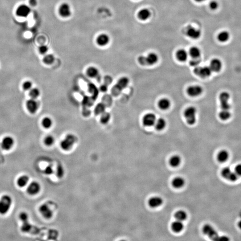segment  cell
Segmentation results:
<instances>
[{
	"label": "cell",
	"instance_id": "1",
	"mask_svg": "<svg viewBox=\"0 0 241 241\" xmlns=\"http://www.w3.org/2000/svg\"><path fill=\"white\" fill-rule=\"evenodd\" d=\"M77 141V138L75 135L71 133H69L66 135L65 138L62 140L60 143V148L62 150L65 151H70Z\"/></svg>",
	"mask_w": 241,
	"mask_h": 241
},
{
	"label": "cell",
	"instance_id": "2",
	"mask_svg": "<svg viewBox=\"0 0 241 241\" xmlns=\"http://www.w3.org/2000/svg\"><path fill=\"white\" fill-rule=\"evenodd\" d=\"M13 203L12 198L9 195H3L0 199V214L5 215L8 213Z\"/></svg>",
	"mask_w": 241,
	"mask_h": 241
},
{
	"label": "cell",
	"instance_id": "3",
	"mask_svg": "<svg viewBox=\"0 0 241 241\" xmlns=\"http://www.w3.org/2000/svg\"><path fill=\"white\" fill-rule=\"evenodd\" d=\"M197 108L194 106H190L186 108L184 111V116L187 123L190 125H194L197 121Z\"/></svg>",
	"mask_w": 241,
	"mask_h": 241
},
{
	"label": "cell",
	"instance_id": "4",
	"mask_svg": "<svg viewBox=\"0 0 241 241\" xmlns=\"http://www.w3.org/2000/svg\"><path fill=\"white\" fill-rule=\"evenodd\" d=\"M158 55L154 53L149 54L146 56H140L138 58V61L142 65H152L158 62Z\"/></svg>",
	"mask_w": 241,
	"mask_h": 241
},
{
	"label": "cell",
	"instance_id": "5",
	"mask_svg": "<svg viewBox=\"0 0 241 241\" xmlns=\"http://www.w3.org/2000/svg\"><path fill=\"white\" fill-rule=\"evenodd\" d=\"M203 232L211 239L214 241H220L221 236L219 235L216 230L209 224H206L202 228Z\"/></svg>",
	"mask_w": 241,
	"mask_h": 241
},
{
	"label": "cell",
	"instance_id": "6",
	"mask_svg": "<svg viewBox=\"0 0 241 241\" xmlns=\"http://www.w3.org/2000/svg\"><path fill=\"white\" fill-rule=\"evenodd\" d=\"M129 79L125 76L119 79L114 87V95H117L120 94L122 90L127 87L129 84Z\"/></svg>",
	"mask_w": 241,
	"mask_h": 241
},
{
	"label": "cell",
	"instance_id": "7",
	"mask_svg": "<svg viewBox=\"0 0 241 241\" xmlns=\"http://www.w3.org/2000/svg\"><path fill=\"white\" fill-rule=\"evenodd\" d=\"M212 71L210 67H196L194 69V73L202 78H206L210 76Z\"/></svg>",
	"mask_w": 241,
	"mask_h": 241
},
{
	"label": "cell",
	"instance_id": "8",
	"mask_svg": "<svg viewBox=\"0 0 241 241\" xmlns=\"http://www.w3.org/2000/svg\"><path fill=\"white\" fill-rule=\"evenodd\" d=\"M41 186L37 181H34L31 182L27 186V192L31 196H35L40 192Z\"/></svg>",
	"mask_w": 241,
	"mask_h": 241
},
{
	"label": "cell",
	"instance_id": "9",
	"mask_svg": "<svg viewBox=\"0 0 241 241\" xmlns=\"http://www.w3.org/2000/svg\"><path fill=\"white\" fill-rule=\"evenodd\" d=\"M39 210L42 217L46 219H50L53 215L52 210L47 204L41 205L39 207Z\"/></svg>",
	"mask_w": 241,
	"mask_h": 241
},
{
	"label": "cell",
	"instance_id": "10",
	"mask_svg": "<svg viewBox=\"0 0 241 241\" xmlns=\"http://www.w3.org/2000/svg\"><path fill=\"white\" fill-rule=\"evenodd\" d=\"M230 98V94L227 92H224L220 94L219 99L221 108L223 110H229L231 108V105L228 102Z\"/></svg>",
	"mask_w": 241,
	"mask_h": 241
},
{
	"label": "cell",
	"instance_id": "11",
	"mask_svg": "<svg viewBox=\"0 0 241 241\" xmlns=\"http://www.w3.org/2000/svg\"><path fill=\"white\" fill-rule=\"evenodd\" d=\"M156 119V116L153 113H148L145 114L142 118V123L144 126L151 127L155 125Z\"/></svg>",
	"mask_w": 241,
	"mask_h": 241
},
{
	"label": "cell",
	"instance_id": "12",
	"mask_svg": "<svg viewBox=\"0 0 241 241\" xmlns=\"http://www.w3.org/2000/svg\"><path fill=\"white\" fill-rule=\"evenodd\" d=\"M203 88L200 85H192L188 88L187 93L192 97H196L201 95L203 92Z\"/></svg>",
	"mask_w": 241,
	"mask_h": 241
},
{
	"label": "cell",
	"instance_id": "13",
	"mask_svg": "<svg viewBox=\"0 0 241 241\" xmlns=\"http://www.w3.org/2000/svg\"><path fill=\"white\" fill-rule=\"evenodd\" d=\"M31 9L29 6L22 4L20 5L16 10L17 15L20 17L26 18L30 14Z\"/></svg>",
	"mask_w": 241,
	"mask_h": 241
},
{
	"label": "cell",
	"instance_id": "14",
	"mask_svg": "<svg viewBox=\"0 0 241 241\" xmlns=\"http://www.w3.org/2000/svg\"><path fill=\"white\" fill-rule=\"evenodd\" d=\"M14 138L11 136H6L2 140L1 146L5 151H9L11 150L14 146Z\"/></svg>",
	"mask_w": 241,
	"mask_h": 241
},
{
	"label": "cell",
	"instance_id": "15",
	"mask_svg": "<svg viewBox=\"0 0 241 241\" xmlns=\"http://www.w3.org/2000/svg\"><path fill=\"white\" fill-rule=\"evenodd\" d=\"M59 13L62 17H69L71 15V10L69 5L66 3L62 4L59 8Z\"/></svg>",
	"mask_w": 241,
	"mask_h": 241
},
{
	"label": "cell",
	"instance_id": "16",
	"mask_svg": "<svg viewBox=\"0 0 241 241\" xmlns=\"http://www.w3.org/2000/svg\"><path fill=\"white\" fill-rule=\"evenodd\" d=\"M27 107L30 113L34 114L38 110L39 108L38 102L36 100V99L31 98L27 101Z\"/></svg>",
	"mask_w": 241,
	"mask_h": 241
},
{
	"label": "cell",
	"instance_id": "17",
	"mask_svg": "<svg viewBox=\"0 0 241 241\" xmlns=\"http://www.w3.org/2000/svg\"><path fill=\"white\" fill-rule=\"evenodd\" d=\"M148 203L149 206L151 208H157L163 204V200L160 197H153L149 199Z\"/></svg>",
	"mask_w": 241,
	"mask_h": 241
},
{
	"label": "cell",
	"instance_id": "18",
	"mask_svg": "<svg viewBox=\"0 0 241 241\" xmlns=\"http://www.w3.org/2000/svg\"><path fill=\"white\" fill-rule=\"evenodd\" d=\"M210 67L212 71L219 72L222 68V63L218 59H214L211 61Z\"/></svg>",
	"mask_w": 241,
	"mask_h": 241
},
{
	"label": "cell",
	"instance_id": "19",
	"mask_svg": "<svg viewBox=\"0 0 241 241\" xmlns=\"http://www.w3.org/2000/svg\"><path fill=\"white\" fill-rule=\"evenodd\" d=\"M109 42V37L107 35L102 34L99 35L96 39V43L100 46H104L108 44Z\"/></svg>",
	"mask_w": 241,
	"mask_h": 241
},
{
	"label": "cell",
	"instance_id": "20",
	"mask_svg": "<svg viewBox=\"0 0 241 241\" xmlns=\"http://www.w3.org/2000/svg\"><path fill=\"white\" fill-rule=\"evenodd\" d=\"M29 180V177L27 175H22L18 178L17 180V185L19 188H24L28 184Z\"/></svg>",
	"mask_w": 241,
	"mask_h": 241
},
{
	"label": "cell",
	"instance_id": "21",
	"mask_svg": "<svg viewBox=\"0 0 241 241\" xmlns=\"http://www.w3.org/2000/svg\"><path fill=\"white\" fill-rule=\"evenodd\" d=\"M171 101L167 98L160 99L158 102V106L162 110H167L171 106Z\"/></svg>",
	"mask_w": 241,
	"mask_h": 241
},
{
	"label": "cell",
	"instance_id": "22",
	"mask_svg": "<svg viewBox=\"0 0 241 241\" xmlns=\"http://www.w3.org/2000/svg\"><path fill=\"white\" fill-rule=\"evenodd\" d=\"M86 74L89 77L95 78L99 75V70L95 67H90L87 69Z\"/></svg>",
	"mask_w": 241,
	"mask_h": 241
},
{
	"label": "cell",
	"instance_id": "23",
	"mask_svg": "<svg viewBox=\"0 0 241 241\" xmlns=\"http://www.w3.org/2000/svg\"><path fill=\"white\" fill-rule=\"evenodd\" d=\"M171 228H172V231L175 232H181L184 229V224L181 221L177 220V221L172 223Z\"/></svg>",
	"mask_w": 241,
	"mask_h": 241
},
{
	"label": "cell",
	"instance_id": "24",
	"mask_svg": "<svg viewBox=\"0 0 241 241\" xmlns=\"http://www.w3.org/2000/svg\"><path fill=\"white\" fill-rule=\"evenodd\" d=\"M185 181L183 178L177 177L174 178L172 181V185L176 189H180L184 186Z\"/></svg>",
	"mask_w": 241,
	"mask_h": 241
},
{
	"label": "cell",
	"instance_id": "25",
	"mask_svg": "<svg viewBox=\"0 0 241 241\" xmlns=\"http://www.w3.org/2000/svg\"><path fill=\"white\" fill-rule=\"evenodd\" d=\"M187 35L191 38L197 39L199 38L201 36V31L194 28L190 27L187 31Z\"/></svg>",
	"mask_w": 241,
	"mask_h": 241
},
{
	"label": "cell",
	"instance_id": "26",
	"mask_svg": "<svg viewBox=\"0 0 241 241\" xmlns=\"http://www.w3.org/2000/svg\"><path fill=\"white\" fill-rule=\"evenodd\" d=\"M229 154L227 151L222 150L220 151L217 156V159L220 163H224L229 159Z\"/></svg>",
	"mask_w": 241,
	"mask_h": 241
},
{
	"label": "cell",
	"instance_id": "27",
	"mask_svg": "<svg viewBox=\"0 0 241 241\" xmlns=\"http://www.w3.org/2000/svg\"><path fill=\"white\" fill-rule=\"evenodd\" d=\"M167 122L166 120L161 117L156 120L155 124V128L158 131H161L165 128Z\"/></svg>",
	"mask_w": 241,
	"mask_h": 241
},
{
	"label": "cell",
	"instance_id": "28",
	"mask_svg": "<svg viewBox=\"0 0 241 241\" xmlns=\"http://www.w3.org/2000/svg\"><path fill=\"white\" fill-rule=\"evenodd\" d=\"M181 158L178 155H175L171 157L169 160V164L172 167H178L181 164Z\"/></svg>",
	"mask_w": 241,
	"mask_h": 241
},
{
	"label": "cell",
	"instance_id": "29",
	"mask_svg": "<svg viewBox=\"0 0 241 241\" xmlns=\"http://www.w3.org/2000/svg\"><path fill=\"white\" fill-rule=\"evenodd\" d=\"M188 55L187 51L184 49L179 50L177 53V59L181 62H185L188 58Z\"/></svg>",
	"mask_w": 241,
	"mask_h": 241
},
{
	"label": "cell",
	"instance_id": "30",
	"mask_svg": "<svg viewBox=\"0 0 241 241\" xmlns=\"http://www.w3.org/2000/svg\"><path fill=\"white\" fill-rule=\"evenodd\" d=\"M150 15L151 13L147 9H142L138 13V17L142 20H146L150 17Z\"/></svg>",
	"mask_w": 241,
	"mask_h": 241
},
{
	"label": "cell",
	"instance_id": "31",
	"mask_svg": "<svg viewBox=\"0 0 241 241\" xmlns=\"http://www.w3.org/2000/svg\"><path fill=\"white\" fill-rule=\"evenodd\" d=\"M187 216H187V213L184 210L177 211L175 213V215H174L176 220L181 221V222H183L186 220L187 219Z\"/></svg>",
	"mask_w": 241,
	"mask_h": 241
},
{
	"label": "cell",
	"instance_id": "32",
	"mask_svg": "<svg viewBox=\"0 0 241 241\" xmlns=\"http://www.w3.org/2000/svg\"><path fill=\"white\" fill-rule=\"evenodd\" d=\"M53 121L51 118L48 116L45 117L42 121V125L45 129H49L51 127Z\"/></svg>",
	"mask_w": 241,
	"mask_h": 241
},
{
	"label": "cell",
	"instance_id": "33",
	"mask_svg": "<svg viewBox=\"0 0 241 241\" xmlns=\"http://www.w3.org/2000/svg\"><path fill=\"white\" fill-rule=\"evenodd\" d=\"M110 118H111V116H110V113L104 111L101 114V116L100 117V122L101 124H104V125L107 124L110 120Z\"/></svg>",
	"mask_w": 241,
	"mask_h": 241
},
{
	"label": "cell",
	"instance_id": "34",
	"mask_svg": "<svg viewBox=\"0 0 241 241\" xmlns=\"http://www.w3.org/2000/svg\"><path fill=\"white\" fill-rule=\"evenodd\" d=\"M190 54L193 58H199L201 56V51L198 47H193L190 49Z\"/></svg>",
	"mask_w": 241,
	"mask_h": 241
},
{
	"label": "cell",
	"instance_id": "35",
	"mask_svg": "<svg viewBox=\"0 0 241 241\" xmlns=\"http://www.w3.org/2000/svg\"><path fill=\"white\" fill-rule=\"evenodd\" d=\"M218 39L221 42H225L229 39L230 38V34L227 31H224L221 32L218 35Z\"/></svg>",
	"mask_w": 241,
	"mask_h": 241
},
{
	"label": "cell",
	"instance_id": "36",
	"mask_svg": "<svg viewBox=\"0 0 241 241\" xmlns=\"http://www.w3.org/2000/svg\"><path fill=\"white\" fill-rule=\"evenodd\" d=\"M55 60V57L52 54H47L44 56L43 62L46 64L51 65L52 64Z\"/></svg>",
	"mask_w": 241,
	"mask_h": 241
},
{
	"label": "cell",
	"instance_id": "37",
	"mask_svg": "<svg viewBox=\"0 0 241 241\" xmlns=\"http://www.w3.org/2000/svg\"><path fill=\"white\" fill-rule=\"evenodd\" d=\"M219 117L221 120H228L231 117V113L228 110H223L220 112L219 114Z\"/></svg>",
	"mask_w": 241,
	"mask_h": 241
},
{
	"label": "cell",
	"instance_id": "38",
	"mask_svg": "<svg viewBox=\"0 0 241 241\" xmlns=\"http://www.w3.org/2000/svg\"><path fill=\"white\" fill-rule=\"evenodd\" d=\"M31 98L36 99L39 97L40 94V91L39 88H34L31 89L29 92Z\"/></svg>",
	"mask_w": 241,
	"mask_h": 241
},
{
	"label": "cell",
	"instance_id": "39",
	"mask_svg": "<svg viewBox=\"0 0 241 241\" xmlns=\"http://www.w3.org/2000/svg\"><path fill=\"white\" fill-rule=\"evenodd\" d=\"M232 173L233 172H232L230 168H226L223 169L222 172H221V174H222V177L223 178L229 180V178L231 176Z\"/></svg>",
	"mask_w": 241,
	"mask_h": 241
},
{
	"label": "cell",
	"instance_id": "40",
	"mask_svg": "<svg viewBox=\"0 0 241 241\" xmlns=\"http://www.w3.org/2000/svg\"><path fill=\"white\" fill-rule=\"evenodd\" d=\"M55 142V138L51 135L47 136L44 139V143L46 146H51L53 145Z\"/></svg>",
	"mask_w": 241,
	"mask_h": 241
},
{
	"label": "cell",
	"instance_id": "41",
	"mask_svg": "<svg viewBox=\"0 0 241 241\" xmlns=\"http://www.w3.org/2000/svg\"><path fill=\"white\" fill-rule=\"evenodd\" d=\"M105 111V106L102 103H99L97 104L95 108V112L97 115L101 114Z\"/></svg>",
	"mask_w": 241,
	"mask_h": 241
},
{
	"label": "cell",
	"instance_id": "42",
	"mask_svg": "<svg viewBox=\"0 0 241 241\" xmlns=\"http://www.w3.org/2000/svg\"><path fill=\"white\" fill-rule=\"evenodd\" d=\"M32 83L30 81H27L23 84V88L26 91L30 90L32 88Z\"/></svg>",
	"mask_w": 241,
	"mask_h": 241
},
{
	"label": "cell",
	"instance_id": "43",
	"mask_svg": "<svg viewBox=\"0 0 241 241\" xmlns=\"http://www.w3.org/2000/svg\"><path fill=\"white\" fill-rule=\"evenodd\" d=\"M39 52L41 54L44 55L46 54L48 51V47L46 45H42L39 47Z\"/></svg>",
	"mask_w": 241,
	"mask_h": 241
},
{
	"label": "cell",
	"instance_id": "44",
	"mask_svg": "<svg viewBox=\"0 0 241 241\" xmlns=\"http://www.w3.org/2000/svg\"><path fill=\"white\" fill-rule=\"evenodd\" d=\"M200 60L198 58H193L190 61V65L192 67H197L200 64Z\"/></svg>",
	"mask_w": 241,
	"mask_h": 241
},
{
	"label": "cell",
	"instance_id": "45",
	"mask_svg": "<svg viewBox=\"0 0 241 241\" xmlns=\"http://www.w3.org/2000/svg\"><path fill=\"white\" fill-rule=\"evenodd\" d=\"M219 4L216 1H212L210 3V6L212 10H216L218 7Z\"/></svg>",
	"mask_w": 241,
	"mask_h": 241
},
{
	"label": "cell",
	"instance_id": "46",
	"mask_svg": "<svg viewBox=\"0 0 241 241\" xmlns=\"http://www.w3.org/2000/svg\"><path fill=\"white\" fill-rule=\"evenodd\" d=\"M235 172L238 176H241V164H239L236 166Z\"/></svg>",
	"mask_w": 241,
	"mask_h": 241
},
{
	"label": "cell",
	"instance_id": "47",
	"mask_svg": "<svg viewBox=\"0 0 241 241\" xmlns=\"http://www.w3.org/2000/svg\"><path fill=\"white\" fill-rule=\"evenodd\" d=\"M52 169L51 166H48L45 169V173L47 175H50L52 172Z\"/></svg>",
	"mask_w": 241,
	"mask_h": 241
},
{
	"label": "cell",
	"instance_id": "48",
	"mask_svg": "<svg viewBox=\"0 0 241 241\" xmlns=\"http://www.w3.org/2000/svg\"><path fill=\"white\" fill-rule=\"evenodd\" d=\"M30 4L32 6H35L37 4V0H29Z\"/></svg>",
	"mask_w": 241,
	"mask_h": 241
},
{
	"label": "cell",
	"instance_id": "49",
	"mask_svg": "<svg viewBox=\"0 0 241 241\" xmlns=\"http://www.w3.org/2000/svg\"><path fill=\"white\" fill-rule=\"evenodd\" d=\"M100 90L102 92H105L107 90V85H104V84L102 85V86L100 87Z\"/></svg>",
	"mask_w": 241,
	"mask_h": 241
},
{
	"label": "cell",
	"instance_id": "50",
	"mask_svg": "<svg viewBox=\"0 0 241 241\" xmlns=\"http://www.w3.org/2000/svg\"><path fill=\"white\" fill-rule=\"evenodd\" d=\"M238 226H239V228L241 229V220L238 223Z\"/></svg>",
	"mask_w": 241,
	"mask_h": 241
},
{
	"label": "cell",
	"instance_id": "51",
	"mask_svg": "<svg viewBox=\"0 0 241 241\" xmlns=\"http://www.w3.org/2000/svg\"><path fill=\"white\" fill-rule=\"evenodd\" d=\"M196 1L198 2H202L203 1H205V0H196Z\"/></svg>",
	"mask_w": 241,
	"mask_h": 241
}]
</instances>
